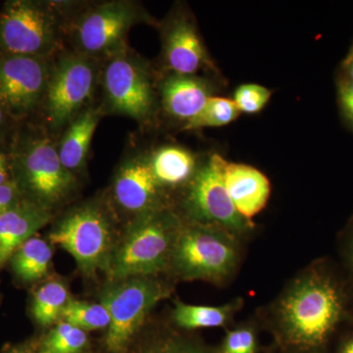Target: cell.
Here are the masks:
<instances>
[{
    "mask_svg": "<svg viewBox=\"0 0 353 353\" xmlns=\"http://www.w3.org/2000/svg\"><path fill=\"white\" fill-rule=\"evenodd\" d=\"M345 312L343 290L321 267L301 272L272 309L279 336L290 347L315 350L326 343Z\"/></svg>",
    "mask_w": 353,
    "mask_h": 353,
    "instance_id": "cell-1",
    "label": "cell"
},
{
    "mask_svg": "<svg viewBox=\"0 0 353 353\" xmlns=\"http://www.w3.org/2000/svg\"><path fill=\"white\" fill-rule=\"evenodd\" d=\"M183 218L168 208L134 216L114 246L106 266L109 281L157 276L168 271Z\"/></svg>",
    "mask_w": 353,
    "mask_h": 353,
    "instance_id": "cell-2",
    "label": "cell"
},
{
    "mask_svg": "<svg viewBox=\"0 0 353 353\" xmlns=\"http://www.w3.org/2000/svg\"><path fill=\"white\" fill-rule=\"evenodd\" d=\"M10 154L14 182L25 199L53 211L76 189L77 176L62 164L57 139L43 127L19 134Z\"/></svg>",
    "mask_w": 353,
    "mask_h": 353,
    "instance_id": "cell-3",
    "label": "cell"
},
{
    "mask_svg": "<svg viewBox=\"0 0 353 353\" xmlns=\"http://www.w3.org/2000/svg\"><path fill=\"white\" fill-rule=\"evenodd\" d=\"M241 241L223 228L183 218L168 271L181 280L226 284L240 266Z\"/></svg>",
    "mask_w": 353,
    "mask_h": 353,
    "instance_id": "cell-4",
    "label": "cell"
},
{
    "mask_svg": "<svg viewBox=\"0 0 353 353\" xmlns=\"http://www.w3.org/2000/svg\"><path fill=\"white\" fill-rule=\"evenodd\" d=\"M101 61L65 48L53 57L39 113L43 127L59 138L83 111L94 105L101 85Z\"/></svg>",
    "mask_w": 353,
    "mask_h": 353,
    "instance_id": "cell-5",
    "label": "cell"
},
{
    "mask_svg": "<svg viewBox=\"0 0 353 353\" xmlns=\"http://www.w3.org/2000/svg\"><path fill=\"white\" fill-rule=\"evenodd\" d=\"M69 2L10 0L0 9V55L53 58L65 48Z\"/></svg>",
    "mask_w": 353,
    "mask_h": 353,
    "instance_id": "cell-6",
    "label": "cell"
},
{
    "mask_svg": "<svg viewBox=\"0 0 353 353\" xmlns=\"http://www.w3.org/2000/svg\"><path fill=\"white\" fill-rule=\"evenodd\" d=\"M145 19V12L134 1L113 0L80 8L70 3L64 41H68L69 50L102 61L127 48L130 30Z\"/></svg>",
    "mask_w": 353,
    "mask_h": 353,
    "instance_id": "cell-7",
    "label": "cell"
},
{
    "mask_svg": "<svg viewBox=\"0 0 353 353\" xmlns=\"http://www.w3.org/2000/svg\"><path fill=\"white\" fill-rule=\"evenodd\" d=\"M50 240L71 254L85 275L105 270L117 243L112 217L101 201H88L72 208L53 228Z\"/></svg>",
    "mask_w": 353,
    "mask_h": 353,
    "instance_id": "cell-8",
    "label": "cell"
},
{
    "mask_svg": "<svg viewBox=\"0 0 353 353\" xmlns=\"http://www.w3.org/2000/svg\"><path fill=\"white\" fill-rule=\"evenodd\" d=\"M171 294L170 285L157 276L132 277L109 283L101 296V303L110 315L105 338L108 352H126L152 309Z\"/></svg>",
    "mask_w": 353,
    "mask_h": 353,
    "instance_id": "cell-9",
    "label": "cell"
},
{
    "mask_svg": "<svg viewBox=\"0 0 353 353\" xmlns=\"http://www.w3.org/2000/svg\"><path fill=\"white\" fill-rule=\"evenodd\" d=\"M104 113L143 122L152 116L155 95L148 67L129 46L101 61Z\"/></svg>",
    "mask_w": 353,
    "mask_h": 353,
    "instance_id": "cell-10",
    "label": "cell"
},
{
    "mask_svg": "<svg viewBox=\"0 0 353 353\" xmlns=\"http://www.w3.org/2000/svg\"><path fill=\"white\" fill-rule=\"evenodd\" d=\"M228 162L213 154L197 168L188 185L183 219L223 228L243 239L252 232L253 223L245 219L234 208L225 185Z\"/></svg>",
    "mask_w": 353,
    "mask_h": 353,
    "instance_id": "cell-11",
    "label": "cell"
},
{
    "mask_svg": "<svg viewBox=\"0 0 353 353\" xmlns=\"http://www.w3.org/2000/svg\"><path fill=\"white\" fill-rule=\"evenodd\" d=\"M52 59L0 55V105L13 122L39 113Z\"/></svg>",
    "mask_w": 353,
    "mask_h": 353,
    "instance_id": "cell-12",
    "label": "cell"
},
{
    "mask_svg": "<svg viewBox=\"0 0 353 353\" xmlns=\"http://www.w3.org/2000/svg\"><path fill=\"white\" fill-rule=\"evenodd\" d=\"M163 188L153 174L148 157H132L114 178L112 196L118 208L134 216L167 208Z\"/></svg>",
    "mask_w": 353,
    "mask_h": 353,
    "instance_id": "cell-13",
    "label": "cell"
},
{
    "mask_svg": "<svg viewBox=\"0 0 353 353\" xmlns=\"http://www.w3.org/2000/svg\"><path fill=\"white\" fill-rule=\"evenodd\" d=\"M53 211L28 199L0 215V269L22 243L50 222Z\"/></svg>",
    "mask_w": 353,
    "mask_h": 353,
    "instance_id": "cell-14",
    "label": "cell"
},
{
    "mask_svg": "<svg viewBox=\"0 0 353 353\" xmlns=\"http://www.w3.org/2000/svg\"><path fill=\"white\" fill-rule=\"evenodd\" d=\"M164 58L167 67L176 75L194 76L203 68L208 61L205 50L189 20L179 18L165 32Z\"/></svg>",
    "mask_w": 353,
    "mask_h": 353,
    "instance_id": "cell-15",
    "label": "cell"
},
{
    "mask_svg": "<svg viewBox=\"0 0 353 353\" xmlns=\"http://www.w3.org/2000/svg\"><path fill=\"white\" fill-rule=\"evenodd\" d=\"M224 179L234 208L252 223V218L263 210L270 196L268 179L252 166L234 163L227 164Z\"/></svg>",
    "mask_w": 353,
    "mask_h": 353,
    "instance_id": "cell-16",
    "label": "cell"
},
{
    "mask_svg": "<svg viewBox=\"0 0 353 353\" xmlns=\"http://www.w3.org/2000/svg\"><path fill=\"white\" fill-rule=\"evenodd\" d=\"M102 114L101 106H90L81 113L57 139L60 160L67 170L78 175L87 163L90 143Z\"/></svg>",
    "mask_w": 353,
    "mask_h": 353,
    "instance_id": "cell-17",
    "label": "cell"
},
{
    "mask_svg": "<svg viewBox=\"0 0 353 353\" xmlns=\"http://www.w3.org/2000/svg\"><path fill=\"white\" fill-rule=\"evenodd\" d=\"M166 112L185 123L194 119L205 106L209 97L208 85L194 76L172 74L160 88Z\"/></svg>",
    "mask_w": 353,
    "mask_h": 353,
    "instance_id": "cell-18",
    "label": "cell"
},
{
    "mask_svg": "<svg viewBox=\"0 0 353 353\" xmlns=\"http://www.w3.org/2000/svg\"><path fill=\"white\" fill-rule=\"evenodd\" d=\"M153 174L163 190L189 185L196 173V158L180 146L158 148L148 157Z\"/></svg>",
    "mask_w": 353,
    "mask_h": 353,
    "instance_id": "cell-19",
    "label": "cell"
},
{
    "mask_svg": "<svg viewBox=\"0 0 353 353\" xmlns=\"http://www.w3.org/2000/svg\"><path fill=\"white\" fill-rule=\"evenodd\" d=\"M52 256L50 243L34 234L14 252L8 264L14 277L23 284H31L48 275Z\"/></svg>",
    "mask_w": 353,
    "mask_h": 353,
    "instance_id": "cell-20",
    "label": "cell"
},
{
    "mask_svg": "<svg viewBox=\"0 0 353 353\" xmlns=\"http://www.w3.org/2000/svg\"><path fill=\"white\" fill-rule=\"evenodd\" d=\"M241 299H234L219 306L192 305L176 301L172 319L179 328L197 330L225 327L234 319L243 306Z\"/></svg>",
    "mask_w": 353,
    "mask_h": 353,
    "instance_id": "cell-21",
    "label": "cell"
},
{
    "mask_svg": "<svg viewBox=\"0 0 353 353\" xmlns=\"http://www.w3.org/2000/svg\"><path fill=\"white\" fill-rule=\"evenodd\" d=\"M71 299L68 288L61 281L43 283L32 294L31 313L34 322L41 327L57 324Z\"/></svg>",
    "mask_w": 353,
    "mask_h": 353,
    "instance_id": "cell-22",
    "label": "cell"
},
{
    "mask_svg": "<svg viewBox=\"0 0 353 353\" xmlns=\"http://www.w3.org/2000/svg\"><path fill=\"white\" fill-rule=\"evenodd\" d=\"M88 345L87 332L60 320L39 341L38 353H81Z\"/></svg>",
    "mask_w": 353,
    "mask_h": 353,
    "instance_id": "cell-23",
    "label": "cell"
},
{
    "mask_svg": "<svg viewBox=\"0 0 353 353\" xmlns=\"http://www.w3.org/2000/svg\"><path fill=\"white\" fill-rule=\"evenodd\" d=\"M60 320L85 332L95 331L108 328L110 315L108 308L101 303H88L71 299L62 311Z\"/></svg>",
    "mask_w": 353,
    "mask_h": 353,
    "instance_id": "cell-24",
    "label": "cell"
},
{
    "mask_svg": "<svg viewBox=\"0 0 353 353\" xmlns=\"http://www.w3.org/2000/svg\"><path fill=\"white\" fill-rule=\"evenodd\" d=\"M236 102L224 97H210L201 112L185 123V130H197L206 127H221L233 122L240 115Z\"/></svg>",
    "mask_w": 353,
    "mask_h": 353,
    "instance_id": "cell-25",
    "label": "cell"
},
{
    "mask_svg": "<svg viewBox=\"0 0 353 353\" xmlns=\"http://www.w3.org/2000/svg\"><path fill=\"white\" fill-rule=\"evenodd\" d=\"M257 336L252 325H241L229 330L223 340L220 353H256Z\"/></svg>",
    "mask_w": 353,
    "mask_h": 353,
    "instance_id": "cell-26",
    "label": "cell"
},
{
    "mask_svg": "<svg viewBox=\"0 0 353 353\" xmlns=\"http://www.w3.org/2000/svg\"><path fill=\"white\" fill-rule=\"evenodd\" d=\"M271 92L262 85L248 83L241 85L234 94V101L241 112L254 114L259 112L268 103Z\"/></svg>",
    "mask_w": 353,
    "mask_h": 353,
    "instance_id": "cell-27",
    "label": "cell"
},
{
    "mask_svg": "<svg viewBox=\"0 0 353 353\" xmlns=\"http://www.w3.org/2000/svg\"><path fill=\"white\" fill-rule=\"evenodd\" d=\"M138 353H210L199 343L176 334L162 336Z\"/></svg>",
    "mask_w": 353,
    "mask_h": 353,
    "instance_id": "cell-28",
    "label": "cell"
},
{
    "mask_svg": "<svg viewBox=\"0 0 353 353\" xmlns=\"http://www.w3.org/2000/svg\"><path fill=\"white\" fill-rule=\"evenodd\" d=\"M23 199L24 196L15 182L0 185V215Z\"/></svg>",
    "mask_w": 353,
    "mask_h": 353,
    "instance_id": "cell-29",
    "label": "cell"
},
{
    "mask_svg": "<svg viewBox=\"0 0 353 353\" xmlns=\"http://www.w3.org/2000/svg\"><path fill=\"white\" fill-rule=\"evenodd\" d=\"M339 94L343 113L353 125V81L341 83Z\"/></svg>",
    "mask_w": 353,
    "mask_h": 353,
    "instance_id": "cell-30",
    "label": "cell"
},
{
    "mask_svg": "<svg viewBox=\"0 0 353 353\" xmlns=\"http://www.w3.org/2000/svg\"><path fill=\"white\" fill-rule=\"evenodd\" d=\"M14 182L10 150L0 148V185Z\"/></svg>",
    "mask_w": 353,
    "mask_h": 353,
    "instance_id": "cell-31",
    "label": "cell"
},
{
    "mask_svg": "<svg viewBox=\"0 0 353 353\" xmlns=\"http://www.w3.org/2000/svg\"><path fill=\"white\" fill-rule=\"evenodd\" d=\"M0 353H38V341L31 340L8 345Z\"/></svg>",
    "mask_w": 353,
    "mask_h": 353,
    "instance_id": "cell-32",
    "label": "cell"
},
{
    "mask_svg": "<svg viewBox=\"0 0 353 353\" xmlns=\"http://www.w3.org/2000/svg\"><path fill=\"white\" fill-rule=\"evenodd\" d=\"M10 122H13V121L9 117L3 108L0 105V139L3 138L7 130H8Z\"/></svg>",
    "mask_w": 353,
    "mask_h": 353,
    "instance_id": "cell-33",
    "label": "cell"
},
{
    "mask_svg": "<svg viewBox=\"0 0 353 353\" xmlns=\"http://www.w3.org/2000/svg\"><path fill=\"white\" fill-rule=\"evenodd\" d=\"M340 353H353V339L343 345Z\"/></svg>",
    "mask_w": 353,
    "mask_h": 353,
    "instance_id": "cell-34",
    "label": "cell"
},
{
    "mask_svg": "<svg viewBox=\"0 0 353 353\" xmlns=\"http://www.w3.org/2000/svg\"><path fill=\"white\" fill-rule=\"evenodd\" d=\"M347 70L348 74L350 76V80L353 81V52L347 60Z\"/></svg>",
    "mask_w": 353,
    "mask_h": 353,
    "instance_id": "cell-35",
    "label": "cell"
},
{
    "mask_svg": "<svg viewBox=\"0 0 353 353\" xmlns=\"http://www.w3.org/2000/svg\"><path fill=\"white\" fill-rule=\"evenodd\" d=\"M350 261H352V265L353 267V236H352V241H350Z\"/></svg>",
    "mask_w": 353,
    "mask_h": 353,
    "instance_id": "cell-36",
    "label": "cell"
}]
</instances>
